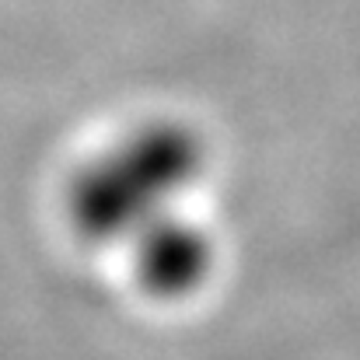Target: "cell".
<instances>
[{
	"label": "cell",
	"mask_w": 360,
	"mask_h": 360,
	"mask_svg": "<svg viewBox=\"0 0 360 360\" xmlns=\"http://www.w3.org/2000/svg\"><path fill=\"white\" fill-rule=\"evenodd\" d=\"M207 165V140L196 126L175 116L140 120L70 172L63 221L81 245L122 252L150 221L186 207Z\"/></svg>",
	"instance_id": "obj_1"
},
{
	"label": "cell",
	"mask_w": 360,
	"mask_h": 360,
	"mask_svg": "<svg viewBox=\"0 0 360 360\" xmlns=\"http://www.w3.org/2000/svg\"><path fill=\"white\" fill-rule=\"evenodd\" d=\"M133 283L154 301H186L207 287L217 269L214 231L186 207L150 221L122 248Z\"/></svg>",
	"instance_id": "obj_2"
}]
</instances>
